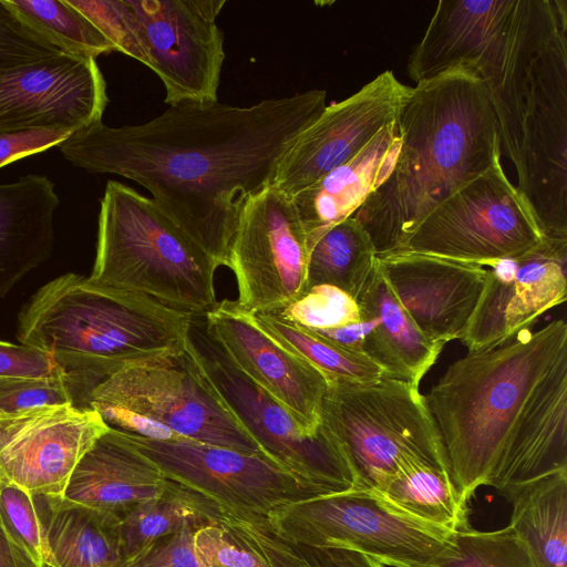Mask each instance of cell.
I'll return each mask as SVG.
<instances>
[{"label": "cell", "mask_w": 567, "mask_h": 567, "mask_svg": "<svg viewBox=\"0 0 567 567\" xmlns=\"http://www.w3.org/2000/svg\"><path fill=\"white\" fill-rule=\"evenodd\" d=\"M389 504L425 524L458 532L471 527L468 504L450 472L429 464H411L373 489Z\"/></svg>", "instance_id": "obj_27"}, {"label": "cell", "mask_w": 567, "mask_h": 567, "mask_svg": "<svg viewBox=\"0 0 567 567\" xmlns=\"http://www.w3.org/2000/svg\"><path fill=\"white\" fill-rule=\"evenodd\" d=\"M38 33L65 53L96 59L116 51L114 44L68 0H4Z\"/></svg>", "instance_id": "obj_31"}, {"label": "cell", "mask_w": 567, "mask_h": 567, "mask_svg": "<svg viewBox=\"0 0 567 567\" xmlns=\"http://www.w3.org/2000/svg\"><path fill=\"white\" fill-rule=\"evenodd\" d=\"M401 147L396 121L355 156L291 197L311 246L332 226L351 217L390 175Z\"/></svg>", "instance_id": "obj_22"}, {"label": "cell", "mask_w": 567, "mask_h": 567, "mask_svg": "<svg viewBox=\"0 0 567 567\" xmlns=\"http://www.w3.org/2000/svg\"><path fill=\"white\" fill-rule=\"evenodd\" d=\"M174 485L123 432L109 427L78 463L63 497L120 520Z\"/></svg>", "instance_id": "obj_21"}, {"label": "cell", "mask_w": 567, "mask_h": 567, "mask_svg": "<svg viewBox=\"0 0 567 567\" xmlns=\"http://www.w3.org/2000/svg\"><path fill=\"white\" fill-rule=\"evenodd\" d=\"M193 544L200 567H268L257 553L217 523L198 527Z\"/></svg>", "instance_id": "obj_39"}, {"label": "cell", "mask_w": 567, "mask_h": 567, "mask_svg": "<svg viewBox=\"0 0 567 567\" xmlns=\"http://www.w3.org/2000/svg\"><path fill=\"white\" fill-rule=\"evenodd\" d=\"M107 430L96 411L70 403L0 414V484L63 496L78 463Z\"/></svg>", "instance_id": "obj_15"}, {"label": "cell", "mask_w": 567, "mask_h": 567, "mask_svg": "<svg viewBox=\"0 0 567 567\" xmlns=\"http://www.w3.org/2000/svg\"><path fill=\"white\" fill-rule=\"evenodd\" d=\"M396 126L401 147L394 166L353 215L378 258L401 251L432 210L502 154L486 86L465 64L410 86Z\"/></svg>", "instance_id": "obj_4"}, {"label": "cell", "mask_w": 567, "mask_h": 567, "mask_svg": "<svg viewBox=\"0 0 567 567\" xmlns=\"http://www.w3.org/2000/svg\"><path fill=\"white\" fill-rule=\"evenodd\" d=\"M109 103L96 59L68 53L0 69V133L80 128L102 122Z\"/></svg>", "instance_id": "obj_17"}, {"label": "cell", "mask_w": 567, "mask_h": 567, "mask_svg": "<svg viewBox=\"0 0 567 567\" xmlns=\"http://www.w3.org/2000/svg\"><path fill=\"white\" fill-rule=\"evenodd\" d=\"M61 53L65 52L25 24L4 0H0V69L41 61Z\"/></svg>", "instance_id": "obj_38"}, {"label": "cell", "mask_w": 567, "mask_h": 567, "mask_svg": "<svg viewBox=\"0 0 567 567\" xmlns=\"http://www.w3.org/2000/svg\"><path fill=\"white\" fill-rule=\"evenodd\" d=\"M267 523L290 542L358 551L390 567L437 566L452 554L456 533L406 515L373 489L299 501Z\"/></svg>", "instance_id": "obj_10"}, {"label": "cell", "mask_w": 567, "mask_h": 567, "mask_svg": "<svg viewBox=\"0 0 567 567\" xmlns=\"http://www.w3.org/2000/svg\"><path fill=\"white\" fill-rule=\"evenodd\" d=\"M87 405L109 427L132 435L195 441L264 455L186 350L125 364L93 388Z\"/></svg>", "instance_id": "obj_7"}, {"label": "cell", "mask_w": 567, "mask_h": 567, "mask_svg": "<svg viewBox=\"0 0 567 567\" xmlns=\"http://www.w3.org/2000/svg\"><path fill=\"white\" fill-rule=\"evenodd\" d=\"M217 268L153 198L117 181L107 182L90 284L145 295L203 317L218 303Z\"/></svg>", "instance_id": "obj_6"}, {"label": "cell", "mask_w": 567, "mask_h": 567, "mask_svg": "<svg viewBox=\"0 0 567 567\" xmlns=\"http://www.w3.org/2000/svg\"><path fill=\"white\" fill-rule=\"evenodd\" d=\"M193 317L145 295L65 274L24 306L17 337L50 354L89 401L93 388L125 364L182 354Z\"/></svg>", "instance_id": "obj_5"}, {"label": "cell", "mask_w": 567, "mask_h": 567, "mask_svg": "<svg viewBox=\"0 0 567 567\" xmlns=\"http://www.w3.org/2000/svg\"><path fill=\"white\" fill-rule=\"evenodd\" d=\"M309 90L250 106L182 103L140 125L102 122L58 145L73 166L132 179L216 264L228 266L246 204L274 184L298 136L326 109Z\"/></svg>", "instance_id": "obj_1"}, {"label": "cell", "mask_w": 567, "mask_h": 567, "mask_svg": "<svg viewBox=\"0 0 567 567\" xmlns=\"http://www.w3.org/2000/svg\"><path fill=\"white\" fill-rule=\"evenodd\" d=\"M425 398L462 498L468 504L487 485L511 501L567 471V323L556 319L467 352Z\"/></svg>", "instance_id": "obj_2"}, {"label": "cell", "mask_w": 567, "mask_h": 567, "mask_svg": "<svg viewBox=\"0 0 567 567\" xmlns=\"http://www.w3.org/2000/svg\"><path fill=\"white\" fill-rule=\"evenodd\" d=\"M186 352L200 374L260 452L322 495L363 489L339 444L320 423L305 426L289 410L249 380L194 316Z\"/></svg>", "instance_id": "obj_9"}, {"label": "cell", "mask_w": 567, "mask_h": 567, "mask_svg": "<svg viewBox=\"0 0 567 567\" xmlns=\"http://www.w3.org/2000/svg\"><path fill=\"white\" fill-rule=\"evenodd\" d=\"M115 47L150 68L142 25L127 0H68Z\"/></svg>", "instance_id": "obj_36"}, {"label": "cell", "mask_w": 567, "mask_h": 567, "mask_svg": "<svg viewBox=\"0 0 567 567\" xmlns=\"http://www.w3.org/2000/svg\"><path fill=\"white\" fill-rule=\"evenodd\" d=\"M369 329L361 354L391 378L415 385L436 362L444 346L427 340L392 293L379 259L355 298Z\"/></svg>", "instance_id": "obj_24"}, {"label": "cell", "mask_w": 567, "mask_h": 567, "mask_svg": "<svg viewBox=\"0 0 567 567\" xmlns=\"http://www.w3.org/2000/svg\"><path fill=\"white\" fill-rule=\"evenodd\" d=\"M468 65L486 86L539 230L567 238V1L517 0L507 27Z\"/></svg>", "instance_id": "obj_3"}, {"label": "cell", "mask_w": 567, "mask_h": 567, "mask_svg": "<svg viewBox=\"0 0 567 567\" xmlns=\"http://www.w3.org/2000/svg\"><path fill=\"white\" fill-rule=\"evenodd\" d=\"M378 259L392 293L427 340H461L486 282L484 266L413 252Z\"/></svg>", "instance_id": "obj_19"}, {"label": "cell", "mask_w": 567, "mask_h": 567, "mask_svg": "<svg viewBox=\"0 0 567 567\" xmlns=\"http://www.w3.org/2000/svg\"><path fill=\"white\" fill-rule=\"evenodd\" d=\"M434 567H535V565L508 525L491 532H481L472 527L456 532L452 554Z\"/></svg>", "instance_id": "obj_33"}, {"label": "cell", "mask_w": 567, "mask_h": 567, "mask_svg": "<svg viewBox=\"0 0 567 567\" xmlns=\"http://www.w3.org/2000/svg\"><path fill=\"white\" fill-rule=\"evenodd\" d=\"M51 567H126L118 519L65 499L35 496Z\"/></svg>", "instance_id": "obj_25"}, {"label": "cell", "mask_w": 567, "mask_h": 567, "mask_svg": "<svg viewBox=\"0 0 567 567\" xmlns=\"http://www.w3.org/2000/svg\"><path fill=\"white\" fill-rule=\"evenodd\" d=\"M69 378L48 353L24 344L0 341V378Z\"/></svg>", "instance_id": "obj_41"}, {"label": "cell", "mask_w": 567, "mask_h": 567, "mask_svg": "<svg viewBox=\"0 0 567 567\" xmlns=\"http://www.w3.org/2000/svg\"><path fill=\"white\" fill-rule=\"evenodd\" d=\"M73 132L66 128H32L0 133V168L14 161L58 146Z\"/></svg>", "instance_id": "obj_42"}, {"label": "cell", "mask_w": 567, "mask_h": 567, "mask_svg": "<svg viewBox=\"0 0 567 567\" xmlns=\"http://www.w3.org/2000/svg\"><path fill=\"white\" fill-rule=\"evenodd\" d=\"M196 524H186L175 533L155 540L126 567H200L193 544Z\"/></svg>", "instance_id": "obj_40"}, {"label": "cell", "mask_w": 567, "mask_h": 567, "mask_svg": "<svg viewBox=\"0 0 567 567\" xmlns=\"http://www.w3.org/2000/svg\"><path fill=\"white\" fill-rule=\"evenodd\" d=\"M210 336L235 365L289 410L305 426L320 425L328 379L269 337L251 315L223 300L204 316Z\"/></svg>", "instance_id": "obj_20"}, {"label": "cell", "mask_w": 567, "mask_h": 567, "mask_svg": "<svg viewBox=\"0 0 567 567\" xmlns=\"http://www.w3.org/2000/svg\"><path fill=\"white\" fill-rule=\"evenodd\" d=\"M138 18L150 69L166 91L165 103L218 102L225 60L216 23L225 0H127Z\"/></svg>", "instance_id": "obj_14"}, {"label": "cell", "mask_w": 567, "mask_h": 567, "mask_svg": "<svg viewBox=\"0 0 567 567\" xmlns=\"http://www.w3.org/2000/svg\"><path fill=\"white\" fill-rule=\"evenodd\" d=\"M0 567H40L0 526Z\"/></svg>", "instance_id": "obj_43"}, {"label": "cell", "mask_w": 567, "mask_h": 567, "mask_svg": "<svg viewBox=\"0 0 567 567\" xmlns=\"http://www.w3.org/2000/svg\"><path fill=\"white\" fill-rule=\"evenodd\" d=\"M251 316L256 323L277 343L313 365L327 377L328 381L338 379L369 383L389 377L382 368L367 357L339 347L308 329L290 323L277 313Z\"/></svg>", "instance_id": "obj_30"}, {"label": "cell", "mask_w": 567, "mask_h": 567, "mask_svg": "<svg viewBox=\"0 0 567 567\" xmlns=\"http://www.w3.org/2000/svg\"><path fill=\"white\" fill-rule=\"evenodd\" d=\"M543 237L497 158L482 175L432 210L399 252L485 266L519 256L537 246Z\"/></svg>", "instance_id": "obj_11"}, {"label": "cell", "mask_w": 567, "mask_h": 567, "mask_svg": "<svg viewBox=\"0 0 567 567\" xmlns=\"http://www.w3.org/2000/svg\"><path fill=\"white\" fill-rule=\"evenodd\" d=\"M68 403L76 405L70 378H0V414Z\"/></svg>", "instance_id": "obj_37"}, {"label": "cell", "mask_w": 567, "mask_h": 567, "mask_svg": "<svg viewBox=\"0 0 567 567\" xmlns=\"http://www.w3.org/2000/svg\"><path fill=\"white\" fill-rule=\"evenodd\" d=\"M271 313L312 331L337 329L361 320L357 300L331 285L312 286L287 307Z\"/></svg>", "instance_id": "obj_34"}, {"label": "cell", "mask_w": 567, "mask_h": 567, "mask_svg": "<svg viewBox=\"0 0 567 567\" xmlns=\"http://www.w3.org/2000/svg\"><path fill=\"white\" fill-rule=\"evenodd\" d=\"M567 238L543 237L530 250L487 262L482 295L461 338L468 352L512 339L567 298Z\"/></svg>", "instance_id": "obj_16"}, {"label": "cell", "mask_w": 567, "mask_h": 567, "mask_svg": "<svg viewBox=\"0 0 567 567\" xmlns=\"http://www.w3.org/2000/svg\"><path fill=\"white\" fill-rule=\"evenodd\" d=\"M223 525L233 537L257 553L268 567H385L358 551L290 542L276 534L267 522L226 518Z\"/></svg>", "instance_id": "obj_32"}, {"label": "cell", "mask_w": 567, "mask_h": 567, "mask_svg": "<svg viewBox=\"0 0 567 567\" xmlns=\"http://www.w3.org/2000/svg\"><path fill=\"white\" fill-rule=\"evenodd\" d=\"M0 526L40 567H51L45 528L34 495L14 485L0 484Z\"/></svg>", "instance_id": "obj_35"}, {"label": "cell", "mask_w": 567, "mask_h": 567, "mask_svg": "<svg viewBox=\"0 0 567 567\" xmlns=\"http://www.w3.org/2000/svg\"><path fill=\"white\" fill-rule=\"evenodd\" d=\"M420 385L384 377L369 383L329 380L320 423L332 435L363 489L423 463L450 472L449 457Z\"/></svg>", "instance_id": "obj_8"}, {"label": "cell", "mask_w": 567, "mask_h": 567, "mask_svg": "<svg viewBox=\"0 0 567 567\" xmlns=\"http://www.w3.org/2000/svg\"><path fill=\"white\" fill-rule=\"evenodd\" d=\"M59 205L54 184L44 175L0 184V300L51 256Z\"/></svg>", "instance_id": "obj_23"}, {"label": "cell", "mask_w": 567, "mask_h": 567, "mask_svg": "<svg viewBox=\"0 0 567 567\" xmlns=\"http://www.w3.org/2000/svg\"><path fill=\"white\" fill-rule=\"evenodd\" d=\"M218 509L198 494L175 485L157 498L143 502L118 522V535L127 564L158 538L186 524L217 523Z\"/></svg>", "instance_id": "obj_28"}, {"label": "cell", "mask_w": 567, "mask_h": 567, "mask_svg": "<svg viewBox=\"0 0 567 567\" xmlns=\"http://www.w3.org/2000/svg\"><path fill=\"white\" fill-rule=\"evenodd\" d=\"M509 502V526L535 567H567V471L525 485Z\"/></svg>", "instance_id": "obj_26"}, {"label": "cell", "mask_w": 567, "mask_h": 567, "mask_svg": "<svg viewBox=\"0 0 567 567\" xmlns=\"http://www.w3.org/2000/svg\"><path fill=\"white\" fill-rule=\"evenodd\" d=\"M377 259L368 233L351 216L332 226L311 246L307 289L316 285H331L355 299Z\"/></svg>", "instance_id": "obj_29"}, {"label": "cell", "mask_w": 567, "mask_h": 567, "mask_svg": "<svg viewBox=\"0 0 567 567\" xmlns=\"http://www.w3.org/2000/svg\"><path fill=\"white\" fill-rule=\"evenodd\" d=\"M410 86L390 70L322 111L284 156L274 186L292 197L355 156L396 121Z\"/></svg>", "instance_id": "obj_18"}, {"label": "cell", "mask_w": 567, "mask_h": 567, "mask_svg": "<svg viewBox=\"0 0 567 567\" xmlns=\"http://www.w3.org/2000/svg\"><path fill=\"white\" fill-rule=\"evenodd\" d=\"M309 247L291 197L271 185L244 207L228 268L236 277L233 305L247 315L277 312L307 290Z\"/></svg>", "instance_id": "obj_13"}, {"label": "cell", "mask_w": 567, "mask_h": 567, "mask_svg": "<svg viewBox=\"0 0 567 567\" xmlns=\"http://www.w3.org/2000/svg\"><path fill=\"white\" fill-rule=\"evenodd\" d=\"M124 434L167 478L212 503L221 517L265 522L287 505L322 496L261 454L195 441Z\"/></svg>", "instance_id": "obj_12"}]
</instances>
